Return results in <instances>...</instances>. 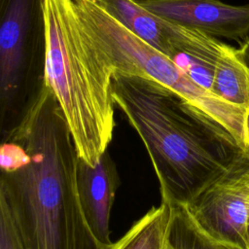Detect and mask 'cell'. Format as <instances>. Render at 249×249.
Returning a JSON list of instances; mask_svg holds the SVG:
<instances>
[{"label": "cell", "mask_w": 249, "mask_h": 249, "mask_svg": "<svg viewBox=\"0 0 249 249\" xmlns=\"http://www.w3.org/2000/svg\"><path fill=\"white\" fill-rule=\"evenodd\" d=\"M3 140L19 143L29 161L1 171L0 198L14 217L25 249H106L85 216L78 187V154L51 89L43 82Z\"/></svg>", "instance_id": "cell-1"}, {"label": "cell", "mask_w": 249, "mask_h": 249, "mask_svg": "<svg viewBox=\"0 0 249 249\" xmlns=\"http://www.w3.org/2000/svg\"><path fill=\"white\" fill-rule=\"evenodd\" d=\"M112 95L143 142L162 201L187 204L241 150L224 129L155 81L115 72Z\"/></svg>", "instance_id": "cell-2"}, {"label": "cell", "mask_w": 249, "mask_h": 249, "mask_svg": "<svg viewBox=\"0 0 249 249\" xmlns=\"http://www.w3.org/2000/svg\"><path fill=\"white\" fill-rule=\"evenodd\" d=\"M43 82L51 89L78 157L94 165L108 151L115 128V73L86 31L74 0H39Z\"/></svg>", "instance_id": "cell-3"}, {"label": "cell", "mask_w": 249, "mask_h": 249, "mask_svg": "<svg viewBox=\"0 0 249 249\" xmlns=\"http://www.w3.org/2000/svg\"><path fill=\"white\" fill-rule=\"evenodd\" d=\"M80 19L115 72L155 81L249 148V112L195 83L169 56L127 30L95 0H74Z\"/></svg>", "instance_id": "cell-4"}, {"label": "cell", "mask_w": 249, "mask_h": 249, "mask_svg": "<svg viewBox=\"0 0 249 249\" xmlns=\"http://www.w3.org/2000/svg\"><path fill=\"white\" fill-rule=\"evenodd\" d=\"M185 205L209 234L249 249V149L240 150L228 167Z\"/></svg>", "instance_id": "cell-5"}, {"label": "cell", "mask_w": 249, "mask_h": 249, "mask_svg": "<svg viewBox=\"0 0 249 249\" xmlns=\"http://www.w3.org/2000/svg\"><path fill=\"white\" fill-rule=\"evenodd\" d=\"M0 26V99L2 128L17 120L16 106L23 87L31 19L39 0H6Z\"/></svg>", "instance_id": "cell-6"}, {"label": "cell", "mask_w": 249, "mask_h": 249, "mask_svg": "<svg viewBox=\"0 0 249 249\" xmlns=\"http://www.w3.org/2000/svg\"><path fill=\"white\" fill-rule=\"evenodd\" d=\"M170 22L214 37L242 43L249 36V4L231 5L220 0H152L140 2Z\"/></svg>", "instance_id": "cell-7"}, {"label": "cell", "mask_w": 249, "mask_h": 249, "mask_svg": "<svg viewBox=\"0 0 249 249\" xmlns=\"http://www.w3.org/2000/svg\"><path fill=\"white\" fill-rule=\"evenodd\" d=\"M77 187L87 221L96 237L108 247L111 240L110 218L119 176L109 152H105L94 165L78 159Z\"/></svg>", "instance_id": "cell-8"}, {"label": "cell", "mask_w": 249, "mask_h": 249, "mask_svg": "<svg viewBox=\"0 0 249 249\" xmlns=\"http://www.w3.org/2000/svg\"><path fill=\"white\" fill-rule=\"evenodd\" d=\"M106 12L127 30L172 58L171 44L165 20L146 9L136 0H95Z\"/></svg>", "instance_id": "cell-9"}, {"label": "cell", "mask_w": 249, "mask_h": 249, "mask_svg": "<svg viewBox=\"0 0 249 249\" xmlns=\"http://www.w3.org/2000/svg\"><path fill=\"white\" fill-rule=\"evenodd\" d=\"M212 91L249 112V66L237 49L226 43L215 65Z\"/></svg>", "instance_id": "cell-10"}, {"label": "cell", "mask_w": 249, "mask_h": 249, "mask_svg": "<svg viewBox=\"0 0 249 249\" xmlns=\"http://www.w3.org/2000/svg\"><path fill=\"white\" fill-rule=\"evenodd\" d=\"M172 205L160 200L106 249H166Z\"/></svg>", "instance_id": "cell-11"}, {"label": "cell", "mask_w": 249, "mask_h": 249, "mask_svg": "<svg viewBox=\"0 0 249 249\" xmlns=\"http://www.w3.org/2000/svg\"><path fill=\"white\" fill-rule=\"evenodd\" d=\"M172 215L166 249H242L209 234L185 204H171Z\"/></svg>", "instance_id": "cell-12"}, {"label": "cell", "mask_w": 249, "mask_h": 249, "mask_svg": "<svg viewBox=\"0 0 249 249\" xmlns=\"http://www.w3.org/2000/svg\"><path fill=\"white\" fill-rule=\"evenodd\" d=\"M0 249H25L14 217L3 200H0Z\"/></svg>", "instance_id": "cell-13"}, {"label": "cell", "mask_w": 249, "mask_h": 249, "mask_svg": "<svg viewBox=\"0 0 249 249\" xmlns=\"http://www.w3.org/2000/svg\"><path fill=\"white\" fill-rule=\"evenodd\" d=\"M30 160L28 152L19 143L3 140L0 148L1 171L11 172L25 165Z\"/></svg>", "instance_id": "cell-14"}, {"label": "cell", "mask_w": 249, "mask_h": 249, "mask_svg": "<svg viewBox=\"0 0 249 249\" xmlns=\"http://www.w3.org/2000/svg\"><path fill=\"white\" fill-rule=\"evenodd\" d=\"M240 57L249 66V36L240 43V47L237 49Z\"/></svg>", "instance_id": "cell-15"}, {"label": "cell", "mask_w": 249, "mask_h": 249, "mask_svg": "<svg viewBox=\"0 0 249 249\" xmlns=\"http://www.w3.org/2000/svg\"><path fill=\"white\" fill-rule=\"evenodd\" d=\"M247 239H248V247H249V219L247 223Z\"/></svg>", "instance_id": "cell-16"}, {"label": "cell", "mask_w": 249, "mask_h": 249, "mask_svg": "<svg viewBox=\"0 0 249 249\" xmlns=\"http://www.w3.org/2000/svg\"><path fill=\"white\" fill-rule=\"evenodd\" d=\"M138 2H145V1H152V0H136Z\"/></svg>", "instance_id": "cell-17"}]
</instances>
